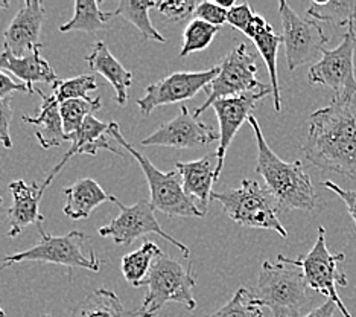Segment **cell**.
Returning <instances> with one entry per match:
<instances>
[{"label": "cell", "mask_w": 356, "mask_h": 317, "mask_svg": "<svg viewBox=\"0 0 356 317\" xmlns=\"http://www.w3.org/2000/svg\"><path fill=\"white\" fill-rule=\"evenodd\" d=\"M314 167L356 178V98L332 101L309 116V132L302 146Z\"/></svg>", "instance_id": "cell-1"}, {"label": "cell", "mask_w": 356, "mask_h": 317, "mask_svg": "<svg viewBox=\"0 0 356 317\" xmlns=\"http://www.w3.org/2000/svg\"><path fill=\"white\" fill-rule=\"evenodd\" d=\"M248 124L253 128L257 144L256 173L262 176L265 188L276 200L280 212L314 210L317 208V194L302 162L282 160L266 142L253 115L248 118Z\"/></svg>", "instance_id": "cell-2"}, {"label": "cell", "mask_w": 356, "mask_h": 317, "mask_svg": "<svg viewBox=\"0 0 356 317\" xmlns=\"http://www.w3.org/2000/svg\"><path fill=\"white\" fill-rule=\"evenodd\" d=\"M309 290L302 268L265 261L252 296L257 307L270 308L273 317H302L303 308L311 300Z\"/></svg>", "instance_id": "cell-3"}, {"label": "cell", "mask_w": 356, "mask_h": 317, "mask_svg": "<svg viewBox=\"0 0 356 317\" xmlns=\"http://www.w3.org/2000/svg\"><path fill=\"white\" fill-rule=\"evenodd\" d=\"M145 286L148 287V293L140 308H137L140 317H156L169 302L181 304L191 311L197 308L192 293L197 286V276L192 264L184 267L163 254L154 261Z\"/></svg>", "instance_id": "cell-4"}, {"label": "cell", "mask_w": 356, "mask_h": 317, "mask_svg": "<svg viewBox=\"0 0 356 317\" xmlns=\"http://www.w3.org/2000/svg\"><path fill=\"white\" fill-rule=\"evenodd\" d=\"M212 200L220 201L224 212L239 226L277 232L282 238L288 237L279 219L280 210L276 200L256 180L244 178L236 190L212 192Z\"/></svg>", "instance_id": "cell-5"}, {"label": "cell", "mask_w": 356, "mask_h": 317, "mask_svg": "<svg viewBox=\"0 0 356 317\" xmlns=\"http://www.w3.org/2000/svg\"><path fill=\"white\" fill-rule=\"evenodd\" d=\"M110 134L122 148H125L131 156L139 162V165L147 177L151 194V205L156 210H160L169 217H192V218H204L206 214L201 212L200 208L191 200L188 194L184 192L183 180L178 171H163L157 169L152 162L142 154L139 150L129 144L124 134L120 133L118 122H110Z\"/></svg>", "instance_id": "cell-6"}, {"label": "cell", "mask_w": 356, "mask_h": 317, "mask_svg": "<svg viewBox=\"0 0 356 317\" xmlns=\"http://www.w3.org/2000/svg\"><path fill=\"white\" fill-rule=\"evenodd\" d=\"M346 259L344 254H330L326 244V229L318 227V235L315 240L314 247L307 255H302L297 259H291L283 255L277 256V261L302 268L307 287L314 291H318L327 299L334 300L339 311L344 317H352V314L343 304L337 287H347V276L338 270L337 264Z\"/></svg>", "instance_id": "cell-7"}, {"label": "cell", "mask_w": 356, "mask_h": 317, "mask_svg": "<svg viewBox=\"0 0 356 317\" xmlns=\"http://www.w3.org/2000/svg\"><path fill=\"white\" fill-rule=\"evenodd\" d=\"M355 49L356 32L355 22L347 26L343 42L332 51L323 49L321 59L309 69V83L329 87L334 92L335 102H349L356 96L355 77Z\"/></svg>", "instance_id": "cell-8"}, {"label": "cell", "mask_w": 356, "mask_h": 317, "mask_svg": "<svg viewBox=\"0 0 356 317\" xmlns=\"http://www.w3.org/2000/svg\"><path fill=\"white\" fill-rule=\"evenodd\" d=\"M87 240V235L79 231H72L63 235V237H54V235L44 232L42 233V241L35 244L34 247L19 252V254L3 256L0 270L15 263L40 261L64 265L69 270H72V268H86V270L98 273L104 261L96 258L93 250H90L88 256L84 255L83 246Z\"/></svg>", "instance_id": "cell-9"}, {"label": "cell", "mask_w": 356, "mask_h": 317, "mask_svg": "<svg viewBox=\"0 0 356 317\" xmlns=\"http://www.w3.org/2000/svg\"><path fill=\"white\" fill-rule=\"evenodd\" d=\"M265 87L266 84L257 79L256 56L248 52L245 43H239L224 56L220 64V73L206 88V101L193 111V118L201 116L209 107L224 98L239 96Z\"/></svg>", "instance_id": "cell-10"}, {"label": "cell", "mask_w": 356, "mask_h": 317, "mask_svg": "<svg viewBox=\"0 0 356 317\" xmlns=\"http://www.w3.org/2000/svg\"><path fill=\"white\" fill-rule=\"evenodd\" d=\"M115 205L119 208V215L113 218L108 224L102 226L99 235L104 238H111L119 246H128L137 238L145 237L148 233L159 235L163 240L169 241L181 252L184 258L191 256V249L184 246L181 241L175 240L157 222L156 214L149 200H140L133 206H125L118 197L115 199Z\"/></svg>", "instance_id": "cell-11"}, {"label": "cell", "mask_w": 356, "mask_h": 317, "mask_svg": "<svg viewBox=\"0 0 356 317\" xmlns=\"http://www.w3.org/2000/svg\"><path fill=\"white\" fill-rule=\"evenodd\" d=\"M282 19V37L285 45L286 64L289 70L318 61V56L329 38L317 20H305L286 2L279 3Z\"/></svg>", "instance_id": "cell-12"}, {"label": "cell", "mask_w": 356, "mask_h": 317, "mask_svg": "<svg viewBox=\"0 0 356 317\" xmlns=\"http://www.w3.org/2000/svg\"><path fill=\"white\" fill-rule=\"evenodd\" d=\"M220 73V64L207 70L200 72H174L145 88V95L136 104L142 115L148 116L161 105L192 100L201 91H206L209 84Z\"/></svg>", "instance_id": "cell-13"}, {"label": "cell", "mask_w": 356, "mask_h": 317, "mask_svg": "<svg viewBox=\"0 0 356 317\" xmlns=\"http://www.w3.org/2000/svg\"><path fill=\"white\" fill-rule=\"evenodd\" d=\"M273 95L271 86H266L261 91H253L242 93L239 96L224 98V100L216 101L212 107L216 113V118L220 121V144L216 148V167H215V183L221 176L224 168L225 153H227L230 144L233 142L234 136L238 134L239 128L245 121L252 116L256 104L262 101L265 96Z\"/></svg>", "instance_id": "cell-14"}, {"label": "cell", "mask_w": 356, "mask_h": 317, "mask_svg": "<svg viewBox=\"0 0 356 317\" xmlns=\"http://www.w3.org/2000/svg\"><path fill=\"white\" fill-rule=\"evenodd\" d=\"M181 111L172 121L160 125L156 132L142 139V145L169 146L177 150H198L204 148L215 141H220V134L204 122L197 121L191 115L189 109L181 105Z\"/></svg>", "instance_id": "cell-15"}, {"label": "cell", "mask_w": 356, "mask_h": 317, "mask_svg": "<svg viewBox=\"0 0 356 317\" xmlns=\"http://www.w3.org/2000/svg\"><path fill=\"white\" fill-rule=\"evenodd\" d=\"M110 122L107 124V122L96 119L93 115L86 118L83 125H81L75 133H72L69 136V139L72 141L70 148L64 154L60 164L55 165L51 173L47 174L42 185V191L44 192L47 190V186H51L54 178L58 176V173L64 167H66L67 162L74 156H78V154L96 156L99 150H107L118 154L120 157H125V153L116 148V145L110 141Z\"/></svg>", "instance_id": "cell-16"}, {"label": "cell", "mask_w": 356, "mask_h": 317, "mask_svg": "<svg viewBox=\"0 0 356 317\" xmlns=\"http://www.w3.org/2000/svg\"><path fill=\"white\" fill-rule=\"evenodd\" d=\"M44 22V3L42 0H25L5 31L3 47L15 56H25L37 47Z\"/></svg>", "instance_id": "cell-17"}, {"label": "cell", "mask_w": 356, "mask_h": 317, "mask_svg": "<svg viewBox=\"0 0 356 317\" xmlns=\"http://www.w3.org/2000/svg\"><path fill=\"white\" fill-rule=\"evenodd\" d=\"M10 192L13 194V206L8 209V237H19L28 226H35L40 235L44 233V217L40 214V200L43 197L42 185L14 180L10 183Z\"/></svg>", "instance_id": "cell-18"}, {"label": "cell", "mask_w": 356, "mask_h": 317, "mask_svg": "<svg viewBox=\"0 0 356 317\" xmlns=\"http://www.w3.org/2000/svg\"><path fill=\"white\" fill-rule=\"evenodd\" d=\"M42 45L32 49L25 56H15L8 49L3 47L0 54V69L11 72L15 78H19L26 86L29 93H34V84L37 83H56L58 75L49 64V61L42 56Z\"/></svg>", "instance_id": "cell-19"}, {"label": "cell", "mask_w": 356, "mask_h": 317, "mask_svg": "<svg viewBox=\"0 0 356 317\" xmlns=\"http://www.w3.org/2000/svg\"><path fill=\"white\" fill-rule=\"evenodd\" d=\"M244 34L248 38H252V42L254 43L256 49L266 64V69H268L270 79H271L270 86L273 91L274 110L280 111L282 96H280V86H279V78H277V52H279V46L283 43V37L276 34L271 24L259 14L254 15Z\"/></svg>", "instance_id": "cell-20"}, {"label": "cell", "mask_w": 356, "mask_h": 317, "mask_svg": "<svg viewBox=\"0 0 356 317\" xmlns=\"http://www.w3.org/2000/svg\"><path fill=\"white\" fill-rule=\"evenodd\" d=\"M216 153H209L204 157L192 162H177L175 169L183 180L184 192L189 197H195L200 201V210L207 214L209 203L212 200V186L215 185V169L212 160Z\"/></svg>", "instance_id": "cell-21"}, {"label": "cell", "mask_w": 356, "mask_h": 317, "mask_svg": "<svg viewBox=\"0 0 356 317\" xmlns=\"http://www.w3.org/2000/svg\"><path fill=\"white\" fill-rule=\"evenodd\" d=\"M64 195H66V205L63 208V212L74 222L87 219L102 203H113L116 199V195L105 192L98 182L88 177L72 183L69 188L64 190Z\"/></svg>", "instance_id": "cell-22"}, {"label": "cell", "mask_w": 356, "mask_h": 317, "mask_svg": "<svg viewBox=\"0 0 356 317\" xmlns=\"http://www.w3.org/2000/svg\"><path fill=\"white\" fill-rule=\"evenodd\" d=\"M35 92L42 96L38 116H23L22 121L25 124L34 125L35 137L44 150L55 148V146H60L63 142L70 141L69 136L64 133L58 101L55 100L54 95L47 96L42 91H38V88H35Z\"/></svg>", "instance_id": "cell-23"}, {"label": "cell", "mask_w": 356, "mask_h": 317, "mask_svg": "<svg viewBox=\"0 0 356 317\" xmlns=\"http://www.w3.org/2000/svg\"><path fill=\"white\" fill-rule=\"evenodd\" d=\"M86 60L88 68L102 75L115 88L118 104L125 105L128 101V88L134 79L133 72L122 66V63L110 52L108 46L104 42L93 43V51Z\"/></svg>", "instance_id": "cell-24"}, {"label": "cell", "mask_w": 356, "mask_h": 317, "mask_svg": "<svg viewBox=\"0 0 356 317\" xmlns=\"http://www.w3.org/2000/svg\"><path fill=\"white\" fill-rule=\"evenodd\" d=\"M70 317H140L139 310H127L115 291L98 288L79 300Z\"/></svg>", "instance_id": "cell-25"}, {"label": "cell", "mask_w": 356, "mask_h": 317, "mask_svg": "<svg viewBox=\"0 0 356 317\" xmlns=\"http://www.w3.org/2000/svg\"><path fill=\"white\" fill-rule=\"evenodd\" d=\"M161 255H163L161 249L149 240L145 241L139 249L131 252V254H127L120 261V272H122L125 281L133 287L145 286V281L149 276L154 261Z\"/></svg>", "instance_id": "cell-26"}, {"label": "cell", "mask_w": 356, "mask_h": 317, "mask_svg": "<svg viewBox=\"0 0 356 317\" xmlns=\"http://www.w3.org/2000/svg\"><path fill=\"white\" fill-rule=\"evenodd\" d=\"M102 2H92V0H75V14L69 22L60 24L61 32H95L107 29L110 19H113L111 13H105L101 10Z\"/></svg>", "instance_id": "cell-27"}, {"label": "cell", "mask_w": 356, "mask_h": 317, "mask_svg": "<svg viewBox=\"0 0 356 317\" xmlns=\"http://www.w3.org/2000/svg\"><path fill=\"white\" fill-rule=\"evenodd\" d=\"M157 2H149V0H122L119 2L115 11H111L113 17H124L127 22L133 23L134 26L140 31L145 40H152L157 43H165L166 38L154 28L149 19V10L156 8Z\"/></svg>", "instance_id": "cell-28"}, {"label": "cell", "mask_w": 356, "mask_h": 317, "mask_svg": "<svg viewBox=\"0 0 356 317\" xmlns=\"http://www.w3.org/2000/svg\"><path fill=\"white\" fill-rule=\"evenodd\" d=\"M307 15L317 22H327L337 26H349L356 20V0H330V2H314Z\"/></svg>", "instance_id": "cell-29"}, {"label": "cell", "mask_w": 356, "mask_h": 317, "mask_svg": "<svg viewBox=\"0 0 356 317\" xmlns=\"http://www.w3.org/2000/svg\"><path fill=\"white\" fill-rule=\"evenodd\" d=\"M102 107L101 98H86V100H69L60 104V115L63 119L64 133L70 136L83 125L86 118L92 116L93 111H98Z\"/></svg>", "instance_id": "cell-30"}, {"label": "cell", "mask_w": 356, "mask_h": 317, "mask_svg": "<svg viewBox=\"0 0 356 317\" xmlns=\"http://www.w3.org/2000/svg\"><path fill=\"white\" fill-rule=\"evenodd\" d=\"M218 31H220V28L213 26V24H209L198 19H192L184 29L180 56H188L189 54L204 51L213 42Z\"/></svg>", "instance_id": "cell-31"}, {"label": "cell", "mask_w": 356, "mask_h": 317, "mask_svg": "<svg viewBox=\"0 0 356 317\" xmlns=\"http://www.w3.org/2000/svg\"><path fill=\"white\" fill-rule=\"evenodd\" d=\"M98 88L95 75H79L69 79H58L52 86V95L58 104L69 100H86L87 95Z\"/></svg>", "instance_id": "cell-32"}, {"label": "cell", "mask_w": 356, "mask_h": 317, "mask_svg": "<svg viewBox=\"0 0 356 317\" xmlns=\"http://www.w3.org/2000/svg\"><path fill=\"white\" fill-rule=\"evenodd\" d=\"M206 317H265L261 307H257L253 300L252 291L247 288H239L227 304L221 307L212 314Z\"/></svg>", "instance_id": "cell-33"}, {"label": "cell", "mask_w": 356, "mask_h": 317, "mask_svg": "<svg viewBox=\"0 0 356 317\" xmlns=\"http://www.w3.org/2000/svg\"><path fill=\"white\" fill-rule=\"evenodd\" d=\"M157 11L171 22H183L195 13L197 3L191 0H177V2H157Z\"/></svg>", "instance_id": "cell-34"}, {"label": "cell", "mask_w": 356, "mask_h": 317, "mask_svg": "<svg viewBox=\"0 0 356 317\" xmlns=\"http://www.w3.org/2000/svg\"><path fill=\"white\" fill-rule=\"evenodd\" d=\"M193 15H195V19L198 20H203L209 24H213V26L221 28L224 23H227L229 11L224 10V8H221L216 2H207L206 0V2H201L197 5Z\"/></svg>", "instance_id": "cell-35"}, {"label": "cell", "mask_w": 356, "mask_h": 317, "mask_svg": "<svg viewBox=\"0 0 356 317\" xmlns=\"http://www.w3.org/2000/svg\"><path fill=\"white\" fill-rule=\"evenodd\" d=\"M254 15H256L254 11L252 10V6H250L248 3H239V5H234L229 10L227 23L232 28L238 29L242 32V34H244L248 28V24L252 23Z\"/></svg>", "instance_id": "cell-36"}, {"label": "cell", "mask_w": 356, "mask_h": 317, "mask_svg": "<svg viewBox=\"0 0 356 317\" xmlns=\"http://www.w3.org/2000/svg\"><path fill=\"white\" fill-rule=\"evenodd\" d=\"M13 119V107L10 98H0V142L6 150L13 148L10 125Z\"/></svg>", "instance_id": "cell-37"}, {"label": "cell", "mask_w": 356, "mask_h": 317, "mask_svg": "<svg viewBox=\"0 0 356 317\" xmlns=\"http://www.w3.org/2000/svg\"><path fill=\"white\" fill-rule=\"evenodd\" d=\"M325 188H327L329 191H334L339 199L344 201V205L349 210V214L353 219V224H355V229H356V191H349V190H343L341 186H338L337 183L326 180L325 183Z\"/></svg>", "instance_id": "cell-38"}, {"label": "cell", "mask_w": 356, "mask_h": 317, "mask_svg": "<svg viewBox=\"0 0 356 317\" xmlns=\"http://www.w3.org/2000/svg\"><path fill=\"white\" fill-rule=\"evenodd\" d=\"M14 92H28V88L23 83H15L5 70L0 69V98H8Z\"/></svg>", "instance_id": "cell-39"}, {"label": "cell", "mask_w": 356, "mask_h": 317, "mask_svg": "<svg viewBox=\"0 0 356 317\" xmlns=\"http://www.w3.org/2000/svg\"><path fill=\"white\" fill-rule=\"evenodd\" d=\"M335 308H338V307H337V304L334 302V300L327 299L325 304L317 307V308H315V310H312L309 314H306L305 317H334Z\"/></svg>", "instance_id": "cell-40"}, {"label": "cell", "mask_w": 356, "mask_h": 317, "mask_svg": "<svg viewBox=\"0 0 356 317\" xmlns=\"http://www.w3.org/2000/svg\"><path fill=\"white\" fill-rule=\"evenodd\" d=\"M6 8H10V2H6V0H0V10H6Z\"/></svg>", "instance_id": "cell-41"}, {"label": "cell", "mask_w": 356, "mask_h": 317, "mask_svg": "<svg viewBox=\"0 0 356 317\" xmlns=\"http://www.w3.org/2000/svg\"><path fill=\"white\" fill-rule=\"evenodd\" d=\"M0 317H5V311H3L2 307H0Z\"/></svg>", "instance_id": "cell-42"}, {"label": "cell", "mask_w": 356, "mask_h": 317, "mask_svg": "<svg viewBox=\"0 0 356 317\" xmlns=\"http://www.w3.org/2000/svg\"><path fill=\"white\" fill-rule=\"evenodd\" d=\"M2 201H3V200H2V199H0V205H2Z\"/></svg>", "instance_id": "cell-43"}, {"label": "cell", "mask_w": 356, "mask_h": 317, "mask_svg": "<svg viewBox=\"0 0 356 317\" xmlns=\"http://www.w3.org/2000/svg\"><path fill=\"white\" fill-rule=\"evenodd\" d=\"M43 317H52V316H43Z\"/></svg>", "instance_id": "cell-44"}]
</instances>
